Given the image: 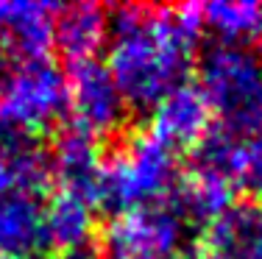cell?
Segmentation results:
<instances>
[{
	"label": "cell",
	"instance_id": "obj_15",
	"mask_svg": "<svg viewBox=\"0 0 262 259\" xmlns=\"http://www.w3.org/2000/svg\"><path fill=\"white\" fill-rule=\"evenodd\" d=\"M198 11H201V26H209L229 45L262 36V6L259 3H229V0H217V3L198 6Z\"/></svg>",
	"mask_w": 262,
	"mask_h": 259
},
{
	"label": "cell",
	"instance_id": "obj_5",
	"mask_svg": "<svg viewBox=\"0 0 262 259\" xmlns=\"http://www.w3.org/2000/svg\"><path fill=\"white\" fill-rule=\"evenodd\" d=\"M184 226L170 201L128 209L106 226L101 254L103 259H170L179 254Z\"/></svg>",
	"mask_w": 262,
	"mask_h": 259
},
{
	"label": "cell",
	"instance_id": "obj_8",
	"mask_svg": "<svg viewBox=\"0 0 262 259\" xmlns=\"http://www.w3.org/2000/svg\"><path fill=\"white\" fill-rule=\"evenodd\" d=\"M53 176L61 181V190L78 195L92 209H101V164L103 153L98 139L70 126L59 128L48 151Z\"/></svg>",
	"mask_w": 262,
	"mask_h": 259
},
{
	"label": "cell",
	"instance_id": "obj_11",
	"mask_svg": "<svg viewBox=\"0 0 262 259\" xmlns=\"http://www.w3.org/2000/svg\"><path fill=\"white\" fill-rule=\"evenodd\" d=\"M109 34V17L103 6L95 3H73V6H59L53 26V42L64 59L84 61L95 59V51L103 45Z\"/></svg>",
	"mask_w": 262,
	"mask_h": 259
},
{
	"label": "cell",
	"instance_id": "obj_4",
	"mask_svg": "<svg viewBox=\"0 0 262 259\" xmlns=\"http://www.w3.org/2000/svg\"><path fill=\"white\" fill-rule=\"evenodd\" d=\"M64 109L67 81L48 59L0 67V145L39 137Z\"/></svg>",
	"mask_w": 262,
	"mask_h": 259
},
{
	"label": "cell",
	"instance_id": "obj_6",
	"mask_svg": "<svg viewBox=\"0 0 262 259\" xmlns=\"http://www.w3.org/2000/svg\"><path fill=\"white\" fill-rule=\"evenodd\" d=\"M67 81V106L73 112V126L84 134L120 137L126 120V103L112 81L109 67L98 59H84L70 64Z\"/></svg>",
	"mask_w": 262,
	"mask_h": 259
},
{
	"label": "cell",
	"instance_id": "obj_3",
	"mask_svg": "<svg viewBox=\"0 0 262 259\" xmlns=\"http://www.w3.org/2000/svg\"><path fill=\"white\" fill-rule=\"evenodd\" d=\"M221 128L240 139L262 134V61L243 45L209 48L201 59V84Z\"/></svg>",
	"mask_w": 262,
	"mask_h": 259
},
{
	"label": "cell",
	"instance_id": "obj_2",
	"mask_svg": "<svg viewBox=\"0 0 262 259\" xmlns=\"http://www.w3.org/2000/svg\"><path fill=\"white\" fill-rule=\"evenodd\" d=\"M176 153L151 131L120 134L101 164V206L117 215L159 203L179 181Z\"/></svg>",
	"mask_w": 262,
	"mask_h": 259
},
{
	"label": "cell",
	"instance_id": "obj_16",
	"mask_svg": "<svg viewBox=\"0 0 262 259\" xmlns=\"http://www.w3.org/2000/svg\"><path fill=\"white\" fill-rule=\"evenodd\" d=\"M237 184L246 187L254 198L262 201V134L243 143L240 170H237Z\"/></svg>",
	"mask_w": 262,
	"mask_h": 259
},
{
	"label": "cell",
	"instance_id": "obj_10",
	"mask_svg": "<svg viewBox=\"0 0 262 259\" xmlns=\"http://www.w3.org/2000/svg\"><path fill=\"white\" fill-rule=\"evenodd\" d=\"M209 117L212 109L204 92L195 84H182L165 101H159L151 134L170 148H195L209 131Z\"/></svg>",
	"mask_w": 262,
	"mask_h": 259
},
{
	"label": "cell",
	"instance_id": "obj_13",
	"mask_svg": "<svg viewBox=\"0 0 262 259\" xmlns=\"http://www.w3.org/2000/svg\"><path fill=\"white\" fill-rule=\"evenodd\" d=\"M51 156L34 139L0 145V193L17 190V193H31L42 198L51 187Z\"/></svg>",
	"mask_w": 262,
	"mask_h": 259
},
{
	"label": "cell",
	"instance_id": "obj_7",
	"mask_svg": "<svg viewBox=\"0 0 262 259\" xmlns=\"http://www.w3.org/2000/svg\"><path fill=\"white\" fill-rule=\"evenodd\" d=\"M59 6L0 0V51L11 64L42 61L53 45V26Z\"/></svg>",
	"mask_w": 262,
	"mask_h": 259
},
{
	"label": "cell",
	"instance_id": "obj_9",
	"mask_svg": "<svg viewBox=\"0 0 262 259\" xmlns=\"http://www.w3.org/2000/svg\"><path fill=\"white\" fill-rule=\"evenodd\" d=\"M42 198L31 193H0V259H36L48 251Z\"/></svg>",
	"mask_w": 262,
	"mask_h": 259
},
{
	"label": "cell",
	"instance_id": "obj_19",
	"mask_svg": "<svg viewBox=\"0 0 262 259\" xmlns=\"http://www.w3.org/2000/svg\"><path fill=\"white\" fill-rule=\"evenodd\" d=\"M259 39H262V36H259Z\"/></svg>",
	"mask_w": 262,
	"mask_h": 259
},
{
	"label": "cell",
	"instance_id": "obj_12",
	"mask_svg": "<svg viewBox=\"0 0 262 259\" xmlns=\"http://www.w3.org/2000/svg\"><path fill=\"white\" fill-rule=\"evenodd\" d=\"M170 206L179 212L184 223L209 226L232 206V184L212 173L190 168L173 187Z\"/></svg>",
	"mask_w": 262,
	"mask_h": 259
},
{
	"label": "cell",
	"instance_id": "obj_18",
	"mask_svg": "<svg viewBox=\"0 0 262 259\" xmlns=\"http://www.w3.org/2000/svg\"><path fill=\"white\" fill-rule=\"evenodd\" d=\"M170 259H192V256H187V254H176V256H170Z\"/></svg>",
	"mask_w": 262,
	"mask_h": 259
},
{
	"label": "cell",
	"instance_id": "obj_17",
	"mask_svg": "<svg viewBox=\"0 0 262 259\" xmlns=\"http://www.w3.org/2000/svg\"><path fill=\"white\" fill-rule=\"evenodd\" d=\"M51 259H103V254H101V243H98V240H90V243L76 245V248L56 251Z\"/></svg>",
	"mask_w": 262,
	"mask_h": 259
},
{
	"label": "cell",
	"instance_id": "obj_1",
	"mask_svg": "<svg viewBox=\"0 0 262 259\" xmlns=\"http://www.w3.org/2000/svg\"><path fill=\"white\" fill-rule=\"evenodd\" d=\"M201 28V11L192 3L176 9L117 6L109 20V73L123 103L137 112L157 109L187 84Z\"/></svg>",
	"mask_w": 262,
	"mask_h": 259
},
{
	"label": "cell",
	"instance_id": "obj_14",
	"mask_svg": "<svg viewBox=\"0 0 262 259\" xmlns=\"http://www.w3.org/2000/svg\"><path fill=\"white\" fill-rule=\"evenodd\" d=\"M92 212L95 209L78 195L59 190L42 212V226H45V243L48 251H67L76 245L90 243L92 237Z\"/></svg>",
	"mask_w": 262,
	"mask_h": 259
}]
</instances>
